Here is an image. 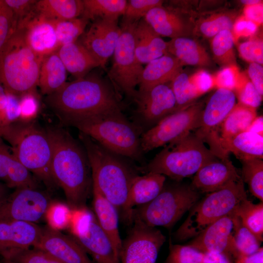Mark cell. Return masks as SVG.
Instances as JSON below:
<instances>
[{"label": "cell", "mask_w": 263, "mask_h": 263, "mask_svg": "<svg viewBox=\"0 0 263 263\" xmlns=\"http://www.w3.org/2000/svg\"><path fill=\"white\" fill-rule=\"evenodd\" d=\"M45 101L62 124L73 127L99 114L122 110L113 85L96 73L66 82Z\"/></svg>", "instance_id": "1"}, {"label": "cell", "mask_w": 263, "mask_h": 263, "mask_svg": "<svg viewBox=\"0 0 263 263\" xmlns=\"http://www.w3.org/2000/svg\"><path fill=\"white\" fill-rule=\"evenodd\" d=\"M52 150L51 172L74 208L83 207L92 190L93 179L86 150L67 131L59 127L46 130Z\"/></svg>", "instance_id": "2"}, {"label": "cell", "mask_w": 263, "mask_h": 263, "mask_svg": "<svg viewBox=\"0 0 263 263\" xmlns=\"http://www.w3.org/2000/svg\"><path fill=\"white\" fill-rule=\"evenodd\" d=\"M79 140L90 163L93 182L116 208L119 216L127 224L132 222L129 207L132 183L139 172L130 159L115 153L79 132Z\"/></svg>", "instance_id": "3"}, {"label": "cell", "mask_w": 263, "mask_h": 263, "mask_svg": "<svg viewBox=\"0 0 263 263\" xmlns=\"http://www.w3.org/2000/svg\"><path fill=\"white\" fill-rule=\"evenodd\" d=\"M74 127L107 149L140 163L141 167L146 164L141 145L143 130L130 121L122 110L99 114Z\"/></svg>", "instance_id": "4"}, {"label": "cell", "mask_w": 263, "mask_h": 263, "mask_svg": "<svg viewBox=\"0 0 263 263\" xmlns=\"http://www.w3.org/2000/svg\"><path fill=\"white\" fill-rule=\"evenodd\" d=\"M44 56L27 44L22 28H17L0 54V83L18 97L36 93Z\"/></svg>", "instance_id": "5"}, {"label": "cell", "mask_w": 263, "mask_h": 263, "mask_svg": "<svg viewBox=\"0 0 263 263\" xmlns=\"http://www.w3.org/2000/svg\"><path fill=\"white\" fill-rule=\"evenodd\" d=\"M216 157L193 132L173 141L148 164L138 167L139 172L167 176L177 182L195 174Z\"/></svg>", "instance_id": "6"}, {"label": "cell", "mask_w": 263, "mask_h": 263, "mask_svg": "<svg viewBox=\"0 0 263 263\" xmlns=\"http://www.w3.org/2000/svg\"><path fill=\"white\" fill-rule=\"evenodd\" d=\"M2 138L9 143L13 154L31 173L47 186L56 183L51 168L52 146L46 130L34 122L18 121L9 127Z\"/></svg>", "instance_id": "7"}, {"label": "cell", "mask_w": 263, "mask_h": 263, "mask_svg": "<svg viewBox=\"0 0 263 263\" xmlns=\"http://www.w3.org/2000/svg\"><path fill=\"white\" fill-rule=\"evenodd\" d=\"M246 197L242 178L208 193L190 208L187 218L174 233V238L182 241L195 237L211 224L231 213Z\"/></svg>", "instance_id": "8"}, {"label": "cell", "mask_w": 263, "mask_h": 263, "mask_svg": "<svg viewBox=\"0 0 263 263\" xmlns=\"http://www.w3.org/2000/svg\"><path fill=\"white\" fill-rule=\"evenodd\" d=\"M175 182H165L161 192L153 200L134 208L132 219L138 218L152 227H172L200 197V193L191 185Z\"/></svg>", "instance_id": "9"}, {"label": "cell", "mask_w": 263, "mask_h": 263, "mask_svg": "<svg viewBox=\"0 0 263 263\" xmlns=\"http://www.w3.org/2000/svg\"><path fill=\"white\" fill-rule=\"evenodd\" d=\"M138 22L121 25V32L113 53L109 77L115 89L127 96L136 97L144 68L135 53L134 30Z\"/></svg>", "instance_id": "10"}, {"label": "cell", "mask_w": 263, "mask_h": 263, "mask_svg": "<svg viewBox=\"0 0 263 263\" xmlns=\"http://www.w3.org/2000/svg\"><path fill=\"white\" fill-rule=\"evenodd\" d=\"M204 108L202 102L193 103L167 115L144 131L141 137L143 152L166 145L194 131L199 126Z\"/></svg>", "instance_id": "11"}, {"label": "cell", "mask_w": 263, "mask_h": 263, "mask_svg": "<svg viewBox=\"0 0 263 263\" xmlns=\"http://www.w3.org/2000/svg\"><path fill=\"white\" fill-rule=\"evenodd\" d=\"M236 96L232 91L217 89L209 99L202 112L199 126L193 133L217 158L224 159L228 154L223 149L220 142V126L235 106Z\"/></svg>", "instance_id": "12"}, {"label": "cell", "mask_w": 263, "mask_h": 263, "mask_svg": "<svg viewBox=\"0 0 263 263\" xmlns=\"http://www.w3.org/2000/svg\"><path fill=\"white\" fill-rule=\"evenodd\" d=\"M132 226L122 240L120 263H155L166 236L156 227L133 217Z\"/></svg>", "instance_id": "13"}, {"label": "cell", "mask_w": 263, "mask_h": 263, "mask_svg": "<svg viewBox=\"0 0 263 263\" xmlns=\"http://www.w3.org/2000/svg\"><path fill=\"white\" fill-rule=\"evenodd\" d=\"M50 205L48 196L37 188H17L0 202V220L35 223L45 216Z\"/></svg>", "instance_id": "14"}, {"label": "cell", "mask_w": 263, "mask_h": 263, "mask_svg": "<svg viewBox=\"0 0 263 263\" xmlns=\"http://www.w3.org/2000/svg\"><path fill=\"white\" fill-rule=\"evenodd\" d=\"M134 100L137 103L136 113L141 121L139 126L148 127V130L176 112L175 98L170 85L167 83L143 92H138Z\"/></svg>", "instance_id": "15"}, {"label": "cell", "mask_w": 263, "mask_h": 263, "mask_svg": "<svg viewBox=\"0 0 263 263\" xmlns=\"http://www.w3.org/2000/svg\"><path fill=\"white\" fill-rule=\"evenodd\" d=\"M188 245L202 252L224 254L234 262L238 257V253L232 212L211 224Z\"/></svg>", "instance_id": "16"}, {"label": "cell", "mask_w": 263, "mask_h": 263, "mask_svg": "<svg viewBox=\"0 0 263 263\" xmlns=\"http://www.w3.org/2000/svg\"><path fill=\"white\" fill-rule=\"evenodd\" d=\"M121 32L117 20L97 19L79 41L105 69L108 59L113 55Z\"/></svg>", "instance_id": "17"}, {"label": "cell", "mask_w": 263, "mask_h": 263, "mask_svg": "<svg viewBox=\"0 0 263 263\" xmlns=\"http://www.w3.org/2000/svg\"><path fill=\"white\" fill-rule=\"evenodd\" d=\"M43 228L36 223L16 220H0V254L5 259L16 251L34 247Z\"/></svg>", "instance_id": "18"}, {"label": "cell", "mask_w": 263, "mask_h": 263, "mask_svg": "<svg viewBox=\"0 0 263 263\" xmlns=\"http://www.w3.org/2000/svg\"><path fill=\"white\" fill-rule=\"evenodd\" d=\"M34 248L47 252L64 263H94L73 237L47 226Z\"/></svg>", "instance_id": "19"}, {"label": "cell", "mask_w": 263, "mask_h": 263, "mask_svg": "<svg viewBox=\"0 0 263 263\" xmlns=\"http://www.w3.org/2000/svg\"><path fill=\"white\" fill-rule=\"evenodd\" d=\"M241 178L229 158H217L197 171L191 186L200 193H208L222 189Z\"/></svg>", "instance_id": "20"}, {"label": "cell", "mask_w": 263, "mask_h": 263, "mask_svg": "<svg viewBox=\"0 0 263 263\" xmlns=\"http://www.w3.org/2000/svg\"><path fill=\"white\" fill-rule=\"evenodd\" d=\"M17 27L24 29L26 41L36 53L44 56L59 48L53 23L34 10L29 18L17 24Z\"/></svg>", "instance_id": "21"}, {"label": "cell", "mask_w": 263, "mask_h": 263, "mask_svg": "<svg viewBox=\"0 0 263 263\" xmlns=\"http://www.w3.org/2000/svg\"><path fill=\"white\" fill-rule=\"evenodd\" d=\"M73 237L92 257L94 263H120L109 239L99 226L95 215L85 231Z\"/></svg>", "instance_id": "22"}, {"label": "cell", "mask_w": 263, "mask_h": 263, "mask_svg": "<svg viewBox=\"0 0 263 263\" xmlns=\"http://www.w3.org/2000/svg\"><path fill=\"white\" fill-rule=\"evenodd\" d=\"M92 193L93 208L96 220L109 239L115 255L119 260L122 239L118 228V211L114 206L106 198L94 182Z\"/></svg>", "instance_id": "23"}, {"label": "cell", "mask_w": 263, "mask_h": 263, "mask_svg": "<svg viewBox=\"0 0 263 263\" xmlns=\"http://www.w3.org/2000/svg\"><path fill=\"white\" fill-rule=\"evenodd\" d=\"M183 66L175 57L168 53L149 62L144 68L138 92H143L170 82L182 71Z\"/></svg>", "instance_id": "24"}, {"label": "cell", "mask_w": 263, "mask_h": 263, "mask_svg": "<svg viewBox=\"0 0 263 263\" xmlns=\"http://www.w3.org/2000/svg\"><path fill=\"white\" fill-rule=\"evenodd\" d=\"M0 180L10 188H37V182L31 173L13 154L10 147L0 136Z\"/></svg>", "instance_id": "25"}, {"label": "cell", "mask_w": 263, "mask_h": 263, "mask_svg": "<svg viewBox=\"0 0 263 263\" xmlns=\"http://www.w3.org/2000/svg\"><path fill=\"white\" fill-rule=\"evenodd\" d=\"M135 53L142 64L158 58L167 53L165 41L144 19L137 23L134 30Z\"/></svg>", "instance_id": "26"}, {"label": "cell", "mask_w": 263, "mask_h": 263, "mask_svg": "<svg viewBox=\"0 0 263 263\" xmlns=\"http://www.w3.org/2000/svg\"><path fill=\"white\" fill-rule=\"evenodd\" d=\"M67 71L75 79L87 75L99 63L79 42L60 46L56 51Z\"/></svg>", "instance_id": "27"}, {"label": "cell", "mask_w": 263, "mask_h": 263, "mask_svg": "<svg viewBox=\"0 0 263 263\" xmlns=\"http://www.w3.org/2000/svg\"><path fill=\"white\" fill-rule=\"evenodd\" d=\"M144 19L160 36L172 39L186 35L187 27L182 18L175 12L163 6L151 9Z\"/></svg>", "instance_id": "28"}, {"label": "cell", "mask_w": 263, "mask_h": 263, "mask_svg": "<svg viewBox=\"0 0 263 263\" xmlns=\"http://www.w3.org/2000/svg\"><path fill=\"white\" fill-rule=\"evenodd\" d=\"M167 53L175 57L184 65L207 66L211 64L206 49L194 39L181 37L167 42Z\"/></svg>", "instance_id": "29"}, {"label": "cell", "mask_w": 263, "mask_h": 263, "mask_svg": "<svg viewBox=\"0 0 263 263\" xmlns=\"http://www.w3.org/2000/svg\"><path fill=\"white\" fill-rule=\"evenodd\" d=\"M166 176L159 173L147 172L138 174L134 179L129 195V207L146 204L153 200L161 192L166 182Z\"/></svg>", "instance_id": "30"}, {"label": "cell", "mask_w": 263, "mask_h": 263, "mask_svg": "<svg viewBox=\"0 0 263 263\" xmlns=\"http://www.w3.org/2000/svg\"><path fill=\"white\" fill-rule=\"evenodd\" d=\"M222 147L227 154L232 153L241 162L263 158V135L253 132H243L224 142Z\"/></svg>", "instance_id": "31"}, {"label": "cell", "mask_w": 263, "mask_h": 263, "mask_svg": "<svg viewBox=\"0 0 263 263\" xmlns=\"http://www.w3.org/2000/svg\"><path fill=\"white\" fill-rule=\"evenodd\" d=\"M67 70L56 52L44 56L40 66L38 86L42 94H50L66 81Z\"/></svg>", "instance_id": "32"}, {"label": "cell", "mask_w": 263, "mask_h": 263, "mask_svg": "<svg viewBox=\"0 0 263 263\" xmlns=\"http://www.w3.org/2000/svg\"><path fill=\"white\" fill-rule=\"evenodd\" d=\"M257 116V109L239 102L236 104L220 128L219 136L222 147L224 142L247 131Z\"/></svg>", "instance_id": "33"}, {"label": "cell", "mask_w": 263, "mask_h": 263, "mask_svg": "<svg viewBox=\"0 0 263 263\" xmlns=\"http://www.w3.org/2000/svg\"><path fill=\"white\" fill-rule=\"evenodd\" d=\"M82 0H39L34 8L35 13L49 20H64L82 15Z\"/></svg>", "instance_id": "34"}, {"label": "cell", "mask_w": 263, "mask_h": 263, "mask_svg": "<svg viewBox=\"0 0 263 263\" xmlns=\"http://www.w3.org/2000/svg\"><path fill=\"white\" fill-rule=\"evenodd\" d=\"M82 17L94 20L97 19L117 20L123 16L127 4L126 0H82Z\"/></svg>", "instance_id": "35"}, {"label": "cell", "mask_w": 263, "mask_h": 263, "mask_svg": "<svg viewBox=\"0 0 263 263\" xmlns=\"http://www.w3.org/2000/svg\"><path fill=\"white\" fill-rule=\"evenodd\" d=\"M233 212L240 219L242 224L262 242L263 240V203L254 204L246 197L240 202Z\"/></svg>", "instance_id": "36"}, {"label": "cell", "mask_w": 263, "mask_h": 263, "mask_svg": "<svg viewBox=\"0 0 263 263\" xmlns=\"http://www.w3.org/2000/svg\"><path fill=\"white\" fill-rule=\"evenodd\" d=\"M54 27L59 48L75 42L84 32L89 20L81 17L64 20H50Z\"/></svg>", "instance_id": "37"}, {"label": "cell", "mask_w": 263, "mask_h": 263, "mask_svg": "<svg viewBox=\"0 0 263 263\" xmlns=\"http://www.w3.org/2000/svg\"><path fill=\"white\" fill-rule=\"evenodd\" d=\"M19 99L8 93L0 83V136L14 123L19 120Z\"/></svg>", "instance_id": "38"}, {"label": "cell", "mask_w": 263, "mask_h": 263, "mask_svg": "<svg viewBox=\"0 0 263 263\" xmlns=\"http://www.w3.org/2000/svg\"><path fill=\"white\" fill-rule=\"evenodd\" d=\"M234 39L231 31L224 30L212 38L211 48L215 59L220 64H236Z\"/></svg>", "instance_id": "39"}, {"label": "cell", "mask_w": 263, "mask_h": 263, "mask_svg": "<svg viewBox=\"0 0 263 263\" xmlns=\"http://www.w3.org/2000/svg\"><path fill=\"white\" fill-rule=\"evenodd\" d=\"M242 179L248 187L251 194L263 201V161L253 159L241 161Z\"/></svg>", "instance_id": "40"}, {"label": "cell", "mask_w": 263, "mask_h": 263, "mask_svg": "<svg viewBox=\"0 0 263 263\" xmlns=\"http://www.w3.org/2000/svg\"><path fill=\"white\" fill-rule=\"evenodd\" d=\"M235 16L227 12H220L211 15L202 19L197 25V30L204 37L212 38L224 30L231 31Z\"/></svg>", "instance_id": "41"}, {"label": "cell", "mask_w": 263, "mask_h": 263, "mask_svg": "<svg viewBox=\"0 0 263 263\" xmlns=\"http://www.w3.org/2000/svg\"><path fill=\"white\" fill-rule=\"evenodd\" d=\"M170 86L175 98L176 112L193 103L200 96L191 84L189 76L182 71L172 80Z\"/></svg>", "instance_id": "42"}, {"label": "cell", "mask_w": 263, "mask_h": 263, "mask_svg": "<svg viewBox=\"0 0 263 263\" xmlns=\"http://www.w3.org/2000/svg\"><path fill=\"white\" fill-rule=\"evenodd\" d=\"M232 213L234 223V239L238 257L257 252L261 247V242L242 224L233 211Z\"/></svg>", "instance_id": "43"}, {"label": "cell", "mask_w": 263, "mask_h": 263, "mask_svg": "<svg viewBox=\"0 0 263 263\" xmlns=\"http://www.w3.org/2000/svg\"><path fill=\"white\" fill-rule=\"evenodd\" d=\"M233 92L239 103L255 109L261 104L263 96L259 93L244 72H240Z\"/></svg>", "instance_id": "44"}, {"label": "cell", "mask_w": 263, "mask_h": 263, "mask_svg": "<svg viewBox=\"0 0 263 263\" xmlns=\"http://www.w3.org/2000/svg\"><path fill=\"white\" fill-rule=\"evenodd\" d=\"M160 0H130L123 15L121 25L138 22L151 9L163 5Z\"/></svg>", "instance_id": "45"}, {"label": "cell", "mask_w": 263, "mask_h": 263, "mask_svg": "<svg viewBox=\"0 0 263 263\" xmlns=\"http://www.w3.org/2000/svg\"><path fill=\"white\" fill-rule=\"evenodd\" d=\"M4 260L11 263H64L47 252L34 247L14 252Z\"/></svg>", "instance_id": "46"}, {"label": "cell", "mask_w": 263, "mask_h": 263, "mask_svg": "<svg viewBox=\"0 0 263 263\" xmlns=\"http://www.w3.org/2000/svg\"><path fill=\"white\" fill-rule=\"evenodd\" d=\"M17 26V21L12 11L4 0H0V54Z\"/></svg>", "instance_id": "47"}, {"label": "cell", "mask_w": 263, "mask_h": 263, "mask_svg": "<svg viewBox=\"0 0 263 263\" xmlns=\"http://www.w3.org/2000/svg\"><path fill=\"white\" fill-rule=\"evenodd\" d=\"M72 210L61 204L50 205L45 216L50 227L58 230L68 226L71 217Z\"/></svg>", "instance_id": "48"}, {"label": "cell", "mask_w": 263, "mask_h": 263, "mask_svg": "<svg viewBox=\"0 0 263 263\" xmlns=\"http://www.w3.org/2000/svg\"><path fill=\"white\" fill-rule=\"evenodd\" d=\"M20 115L19 121L31 122L37 116L39 102L37 93H28L19 97Z\"/></svg>", "instance_id": "49"}, {"label": "cell", "mask_w": 263, "mask_h": 263, "mask_svg": "<svg viewBox=\"0 0 263 263\" xmlns=\"http://www.w3.org/2000/svg\"><path fill=\"white\" fill-rule=\"evenodd\" d=\"M240 72L236 64L226 66L213 75L215 88L233 91Z\"/></svg>", "instance_id": "50"}, {"label": "cell", "mask_w": 263, "mask_h": 263, "mask_svg": "<svg viewBox=\"0 0 263 263\" xmlns=\"http://www.w3.org/2000/svg\"><path fill=\"white\" fill-rule=\"evenodd\" d=\"M241 56L250 63H263V42L260 39H255L241 43L238 47Z\"/></svg>", "instance_id": "51"}, {"label": "cell", "mask_w": 263, "mask_h": 263, "mask_svg": "<svg viewBox=\"0 0 263 263\" xmlns=\"http://www.w3.org/2000/svg\"><path fill=\"white\" fill-rule=\"evenodd\" d=\"M189 79L199 96L215 88L213 75L203 69L189 76Z\"/></svg>", "instance_id": "52"}, {"label": "cell", "mask_w": 263, "mask_h": 263, "mask_svg": "<svg viewBox=\"0 0 263 263\" xmlns=\"http://www.w3.org/2000/svg\"><path fill=\"white\" fill-rule=\"evenodd\" d=\"M12 11L17 24L28 18L33 12L36 0H4Z\"/></svg>", "instance_id": "53"}, {"label": "cell", "mask_w": 263, "mask_h": 263, "mask_svg": "<svg viewBox=\"0 0 263 263\" xmlns=\"http://www.w3.org/2000/svg\"><path fill=\"white\" fill-rule=\"evenodd\" d=\"M259 26L254 22L242 15L236 19L231 30L234 41L241 37H247L253 35L257 31Z\"/></svg>", "instance_id": "54"}, {"label": "cell", "mask_w": 263, "mask_h": 263, "mask_svg": "<svg viewBox=\"0 0 263 263\" xmlns=\"http://www.w3.org/2000/svg\"><path fill=\"white\" fill-rule=\"evenodd\" d=\"M251 82L259 93L263 95V68L259 64L250 63L247 69V75Z\"/></svg>", "instance_id": "55"}, {"label": "cell", "mask_w": 263, "mask_h": 263, "mask_svg": "<svg viewBox=\"0 0 263 263\" xmlns=\"http://www.w3.org/2000/svg\"><path fill=\"white\" fill-rule=\"evenodd\" d=\"M244 16L259 26L262 24L263 21V1L253 5H245L244 8Z\"/></svg>", "instance_id": "56"}, {"label": "cell", "mask_w": 263, "mask_h": 263, "mask_svg": "<svg viewBox=\"0 0 263 263\" xmlns=\"http://www.w3.org/2000/svg\"><path fill=\"white\" fill-rule=\"evenodd\" d=\"M234 263H263V247H261L252 254L238 257L234 261Z\"/></svg>", "instance_id": "57"}, {"label": "cell", "mask_w": 263, "mask_h": 263, "mask_svg": "<svg viewBox=\"0 0 263 263\" xmlns=\"http://www.w3.org/2000/svg\"><path fill=\"white\" fill-rule=\"evenodd\" d=\"M263 116H257L247 131L253 132L263 135Z\"/></svg>", "instance_id": "58"}, {"label": "cell", "mask_w": 263, "mask_h": 263, "mask_svg": "<svg viewBox=\"0 0 263 263\" xmlns=\"http://www.w3.org/2000/svg\"><path fill=\"white\" fill-rule=\"evenodd\" d=\"M210 263H234V262L224 254L212 252Z\"/></svg>", "instance_id": "59"}, {"label": "cell", "mask_w": 263, "mask_h": 263, "mask_svg": "<svg viewBox=\"0 0 263 263\" xmlns=\"http://www.w3.org/2000/svg\"><path fill=\"white\" fill-rule=\"evenodd\" d=\"M7 196L5 187L0 182V202Z\"/></svg>", "instance_id": "60"}, {"label": "cell", "mask_w": 263, "mask_h": 263, "mask_svg": "<svg viewBox=\"0 0 263 263\" xmlns=\"http://www.w3.org/2000/svg\"><path fill=\"white\" fill-rule=\"evenodd\" d=\"M262 0H241V2L244 3L245 5H249L257 4L262 2Z\"/></svg>", "instance_id": "61"}, {"label": "cell", "mask_w": 263, "mask_h": 263, "mask_svg": "<svg viewBox=\"0 0 263 263\" xmlns=\"http://www.w3.org/2000/svg\"><path fill=\"white\" fill-rule=\"evenodd\" d=\"M3 262H4V259L0 254V263H3Z\"/></svg>", "instance_id": "62"}, {"label": "cell", "mask_w": 263, "mask_h": 263, "mask_svg": "<svg viewBox=\"0 0 263 263\" xmlns=\"http://www.w3.org/2000/svg\"><path fill=\"white\" fill-rule=\"evenodd\" d=\"M3 263H11L4 259Z\"/></svg>", "instance_id": "63"}]
</instances>
